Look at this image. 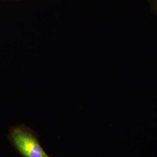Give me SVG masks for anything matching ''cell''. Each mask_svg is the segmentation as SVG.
Segmentation results:
<instances>
[{"mask_svg":"<svg viewBox=\"0 0 157 157\" xmlns=\"http://www.w3.org/2000/svg\"><path fill=\"white\" fill-rule=\"evenodd\" d=\"M8 137L12 146L23 157H51L41 146L37 134L26 125L12 127Z\"/></svg>","mask_w":157,"mask_h":157,"instance_id":"obj_1","label":"cell"},{"mask_svg":"<svg viewBox=\"0 0 157 157\" xmlns=\"http://www.w3.org/2000/svg\"><path fill=\"white\" fill-rule=\"evenodd\" d=\"M148 1L153 11L157 13V0H148Z\"/></svg>","mask_w":157,"mask_h":157,"instance_id":"obj_2","label":"cell"}]
</instances>
